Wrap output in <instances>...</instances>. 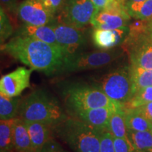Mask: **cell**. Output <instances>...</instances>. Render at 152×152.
<instances>
[{
    "label": "cell",
    "instance_id": "obj_1",
    "mask_svg": "<svg viewBox=\"0 0 152 152\" xmlns=\"http://www.w3.org/2000/svg\"><path fill=\"white\" fill-rule=\"evenodd\" d=\"M1 51L18 60L33 71L47 75L62 71L64 56L61 49L34 38L16 35L1 46Z\"/></svg>",
    "mask_w": 152,
    "mask_h": 152
},
{
    "label": "cell",
    "instance_id": "obj_2",
    "mask_svg": "<svg viewBox=\"0 0 152 152\" xmlns=\"http://www.w3.org/2000/svg\"><path fill=\"white\" fill-rule=\"evenodd\" d=\"M18 115L24 121L46 123L54 128L68 117L58 101L42 90H36L22 99Z\"/></svg>",
    "mask_w": 152,
    "mask_h": 152
},
{
    "label": "cell",
    "instance_id": "obj_3",
    "mask_svg": "<svg viewBox=\"0 0 152 152\" xmlns=\"http://www.w3.org/2000/svg\"><path fill=\"white\" fill-rule=\"evenodd\" d=\"M54 129L74 152H100L102 131L75 117H67Z\"/></svg>",
    "mask_w": 152,
    "mask_h": 152
},
{
    "label": "cell",
    "instance_id": "obj_4",
    "mask_svg": "<svg viewBox=\"0 0 152 152\" xmlns=\"http://www.w3.org/2000/svg\"><path fill=\"white\" fill-rule=\"evenodd\" d=\"M123 44L128 52L130 65L152 69V19L138 20L130 25Z\"/></svg>",
    "mask_w": 152,
    "mask_h": 152
},
{
    "label": "cell",
    "instance_id": "obj_5",
    "mask_svg": "<svg viewBox=\"0 0 152 152\" xmlns=\"http://www.w3.org/2000/svg\"><path fill=\"white\" fill-rule=\"evenodd\" d=\"M64 102L71 113L99 107H121L113 102L98 86L74 83L64 91Z\"/></svg>",
    "mask_w": 152,
    "mask_h": 152
},
{
    "label": "cell",
    "instance_id": "obj_6",
    "mask_svg": "<svg viewBox=\"0 0 152 152\" xmlns=\"http://www.w3.org/2000/svg\"><path fill=\"white\" fill-rule=\"evenodd\" d=\"M96 86L108 97L124 108L134 94L130 66L116 68L106 73L101 77Z\"/></svg>",
    "mask_w": 152,
    "mask_h": 152
},
{
    "label": "cell",
    "instance_id": "obj_7",
    "mask_svg": "<svg viewBox=\"0 0 152 152\" xmlns=\"http://www.w3.org/2000/svg\"><path fill=\"white\" fill-rule=\"evenodd\" d=\"M130 17L125 0H107L104 8L96 9L90 23L95 29L115 30L128 26Z\"/></svg>",
    "mask_w": 152,
    "mask_h": 152
},
{
    "label": "cell",
    "instance_id": "obj_8",
    "mask_svg": "<svg viewBox=\"0 0 152 152\" xmlns=\"http://www.w3.org/2000/svg\"><path fill=\"white\" fill-rule=\"evenodd\" d=\"M121 55L115 49L77 53L64 60L61 72H77L96 69L111 64Z\"/></svg>",
    "mask_w": 152,
    "mask_h": 152
},
{
    "label": "cell",
    "instance_id": "obj_9",
    "mask_svg": "<svg viewBox=\"0 0 152 152\" xmlns=\"http://www.w3.org/2000/svg\"><path fill=\"white\" fill-rule=\"evenodd\" d=\"M96 10L91 0H66L58 14V23L82 28L90 23Z\"/></svg>",
    "mask_w": 152,
    "mask_h": 152
},
{
    "label": "cell",
    "instance_id": "obj_10",
    "mask_svg": "<svg viewBox=\"0 0 152 152\" xmlns=\"http://www.w3.org/2000/svg\"><path fill=\"white\" fill-rule=\"evenodd\" d=\"M54 30L56 39L64 56V60L77 54L78 50L86 42L85 34L77 28L58 22L50 25Z\"/></svg>",
    "mask_w": 152,
    "mask_h": 152
},
{
    "label": "cell",
    "instance_id": "obj_11",
    "mask_svg": "<svg viewBox=\"0 0 152 152\" xmlns=\"http://www.w3.org/2000/svg\"><path fill=\"white\" fill-rule=\"evenodd\" d=\"M18 18L24 24L47 26L56 22V17L37 0H24L17 10Z\"/></svg>",
    "mask_w": 152,
    "mask_h": 152
},
{
    "label": "cell",
    "instance_id": "obj_12",
    "mask_svg": "<svg viewBox=\"0 0 152 152\" xmlns=\"http://www.w3.org/2000/svg\"><path fill=\"white\" fill-rule=\"evenodd\" d=\"M33 70L18 67L14 71L6 74L0 80V94L7 97L19 96L30 87V77Z\"/></svg>",
    "mask_w": 152,
    "mask_h": 152
},
{
    "label": "cell",
    "instance_id": "obj_13",
    "mask_svg": "<svg viewBox=\"0 0 152 152\" xmlns=\"http://www.w3.org/2000/svg\"><path fill=\"white\" fill-rule=\"evenodd\" d=\"M129 33V26L115 30L95 29L92 37L94 46L103 50H109L124 42Z\"/></svg>",
    "mask_w": 152,
    "mask_h": 152
},
{
    "label": "cell",
    "instance_id": "obj_14",
    "mask_svg": "<svg viewBox=\"0 0 152 152\" xmlns=\"http://www.w3.org/2000/svg\"><path fill=\"white\" fill-rule=\"evenodd\" d=\"M118 108L121 107L95 108L75 112L71 113V115L98 130L104 131L107 130L111 114Z\"/></svg>",
    "mask_w": 152,
    "mask_h": 152
},
{
    "label": "cell",
    "instance_id": "obj_15",
    "mask_svg": "<svg viewBox=\"0 0 152 152\" xmlns=\"http://www.w3.org/2000/svg\"><path fill=\"white\" fill-rule=\"evenodd\" d=\"M16 35L28 36L38 40L42 41L61 50L56 39V34L50 25L47 26H30L23 24L17 32ZM62 51V50H61Z\"/></svg>",
    "mask_w": 152,
    "mask_h": 152
},
{
    "label": "cell",
    "instance_id": "obj_16",
    "mask_svg": "<svg viewBox=\"0 0 152 152\" xmlns=\"http://www.w3.org/2000/svg\"><path fill=\"white\" fill-rule=\"evenodd\" d=\"M24 121V120H23ZM35 152H39L45 144L52 139V125L36 121H24Z\"/></svg>",
    "mask_w": 152,
    "mask_h": 152
},
{
    "label": "cell",
    "instance_id": "obj_17",
    "mask_svg": "<svg viewBox=\"0 0 152 152\" xmlns=\"http://www.w3.org/2000/svg\"><path fill=\"white\" fill-rule=\"evenodd\" d=\"M13 146L15 152H35L26 123L20 118H16L14 123Z\"/></svg>",
    "mask_w": 152,
    "mask_h": 152
},
{
    "label": "cell",
    "instance_id": "obj_18",
    "mask_svg": "<svg viewBox=\"0 0 152 152\" xmlns=\"http://www.w3.org/2000/svg\"><path fill=\"white\" fill-rule=\"evenodd\" d=\"M107 131L113 137L129 140L128 129L125 122V112L123 108L115 109L111 114L107 127Z\"/></svg>",
    "mask_w": 152,
    "mask_h": 152
},
{
    "label": "cell",
    "instance_id": "obj_19",
    "mask_svg": "<svg viewBox=\"0 0 152 152\" xmlns=\"http://www.w3.org/2000/svg\"><path fill=\"white\" fill-rule=\"evenodd\" d=\"M130 73L134 94L141 89L152 86V69L130 65Z\"/></svg>",
    "mask_w": 152,
    "mask_h": 152
},
{
    "label": "cell",
    "instance_id": "obj_20",
    "mask_svg": "<svg viewBox=\"0 0 152 152\" xmlns=\"http://www.w3.org/2000/svg\"><path fill=\"white\" fill-rule=\"evenodd\" d=\"M125 112V122L128 130L133 131H151L152 123L144 117L137 110L123 108Z\"/></svg>",
    "mask_w": 152,
    "mask_h": 152
},
{
    "label": "cell",
    "instance_id": "obj_21",
    "mask_svg": "<svg viewBox=\"0 0 152 152\" xmlns=\"http://www.w3.org/2000/svg\"><path fill=\"white\" fill-rule=\"evenodd\" d=\"M128 139L136 152H152L151 131L128 130Z\"/></svg>",
    "mask_w": 152,
    "mask_h": 152
},
{
    "label": "cell",
    "instance_id": "obj_22",
    "mask_svg": "<svg viewBox=\"0 0 152 152\" xmlns=\"http://www.w3.org/2000/svg\"><path fill=\"white\" fill-rule=\"evenodd\" d=\"M22 99L18 96L7 97L0 94V119L16 118L19 113Z\"/></svg>",
    "mask_w": 152,
    "mask_h": 152
},
{
    "label": "cell",
    "instance_id": "obj_23",
    "mask_svg": "<svg viewBox=\"0 0 152 152\" xmlns=\"http://www.w3.org/2000/svg\"><path fill=\"white\" fill-rule=\"evenodd\" d=\"M125 7L129 15L133 18L137 20L152 19V0L135 3L125 1Z\"/></svg>",
    "mask_w": 152,
    "mask_h": 152
},
{
    "label": "cell",
    "instance_id": "obj_24",
    "mask_svg": "<svg viewBox=\"0 0 152 152\" xmlns=\"http://www.w3.org/2000/svg\"><path fill=\"white\" fill-rule=\"evenodd\" d=\"M16 118L0 121V150L14 151L13 132Z\"/></svg>",
    "mask_w": 152,
    "mask_h": 152
},
{
    "label": "cell",
    "instance_id": "obj_25",
    "mask_svg": "<svg viewBox=\"0 0 152 152\" xmlns=\"http://www.w3.org/2000/svg\"><path fill=\"white\" fill-rule=\"evenodd\" d=\"M152 102V86L144 87L137 91L124 108L133 109Z\"/></svg>",
    "mask_w": 152,
    "mask_h": 152
},
{
    "label": "cell",
    "instance_id": "obj_26",
    "mask_svg": "<svg viewBox=\"0 0 152 152\" xmlns=\"http://www.w3.org/2000/svg\"><path fill=\"white\" fill-rule=\"evenodd\" d=\"M13 34V27L9 18L2 7L0 9V39L1 45H3Z\"/></svg>",
    "mask_w": 152,
    "mask_h": 152
},
{
    "label": "cell",
    "instance_id": "obj_27",
    "mask_svg": "<svg viewBox=\"0 0 152 152\" xmlns=\"http://www.w3.org/2000/svg\"><path fill=\"white\" fill-rule=\"evenodd\" d=\"M54 16L61 11L66 0H37Z\"/></svg>",
    "mask_w": 152,
    "mask_h": 152
},
{
    "label": "cell",
    "instance_id": "obj_28",
    "mask_svg": "<svg viewBox=\"0 0 152 152\" xmlns=\"http://www.w3.org/2000/svg\"><path fill=\"white\" fill-rule=\"evenodd\" d=\"M100 152H115L113 136L109 131H102L101 134Z\"/></svg>",
    "mask_w": 152,
    "mask_h": 152
},
{
    "label": "cell",
    "instance_id": "obj_29",
    "mask_svg": "<svg viewBox=\"0 0 152 152\" xmlns=\"http://www.w3.org/2000/svg\"><path fill=\"white\" fill-rule=\"evenodd\" d=\"M113 144L115 152H136L130 140L113 137Z\"/></svg>",
    "mask_w": 152,
    "mask_h": 152
},
{
    "label": "cell",
    "instance_id": "obj_30",
    "mask_svg": "<svg viewBox=\"0 0 152 152\" xmlns=\"http://www.w3.org/2000/svg\"><path fill=\"white\" fill-rule=\"evenodd\" d=\"M39 152H68L58 143L52 138L44 145Z\"/></svg>",
    "mask_w": 152,
    "mask_h": 152
},
{
    "label": "cell",
    "instance_id": "obj_31",
    "mask_svg": "<svg viewBox=\"0 0 152 152\" xmlns=\"http://www.w3.org/2000/svg\"><path fill=\"white\" fill-rule=\"evenodd\" d=\"M134 109L144 117H145L148 121L152 123V102Z\"/></svg>",
    "mask_w": 152,
    "mask_h": 152
},
{
    "label": "cell",
    "instance_id": "obj_32",
    "mask_svg": "<svg viewBox=\"0 0 152 152\" xmlns=\"http://www.w3.org/2000/svg\"><path fill=\"white\" fill-rule=\"evenodd\" d=\"M1 7L4 9L14 12L18 10L17 7V0H1Z\"/></svg>",
    "mask_w": 152,
    "mask_h": 152
},
{
    "label": "cell",
    "instance_id": "obj_33",
    "mask_svg": "<svg viewBox=\"0 0 152 152\" xmlns=\"http://www.w3.org/2000/svg\"><path fill=\"white\" fill-rule=\"evenodd\" d=\"M94 4L96 9H101L104 8L106 4L107 0H91Z\"/></svg>",
    "mask_w": 152,
    "mask_h": 152
},
{
    "label": "cell",
    "instance_id": "obj_34",
    "mask_svg": "<svg viewBox=\"0 0 152 152\" xmlns=\"http://www.w3.org/2000/svg\"><path fill=\"white\" fill-rule=\"evenodd\" d=\"M146 0H125L126 2L129 3H135V2H142V1H144Z\"/></svg>",
    "mask_w": 152,
    "mask_h": 152
},
{
    "label": "cell",
    "instance_id": "obj_35",
    "mask_svg": "<svg viewBox=\"0 0 152 152\" xmlns=\"http://www.w3.org/2000/svg\"><path fill=\"white\" fill-rule=\"evenodd\" d=\"M0 152H15L13 150H0Z\"/></svg>",
    "mask_w": 152,
    "mask_h": 152
},
{
    "label": "cell",
    "instance_id": "obj_36",
    "mask_svg": "<svg viewBox=\"0 0 152 152\" xmlns=\"http://www.w3.org/2000/svg\"><path fill=\"white\" fill-rule=\"evenodd\" d=\"M151 133H152V129H151Z\"/></svg>",
    "mask_w": 152,
    "mask_h": 152
},
{
    "label": "cell",
    "instance_id": "obj_37",
    "mask_svg": "<svg viewBox=\"0 0 152 152\" xmlns=\"http://www.w3.org/2000/svg\"></svg>",
    "mask_w": 152,
    "mask_h": 152
}]
</instances>
